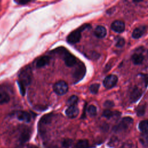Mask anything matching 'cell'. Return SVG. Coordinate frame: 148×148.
Listing matches in <instances>:
<instances>
[{
    "label": "cell",
    "instance_id": "cell-1",
    "mask_svg": "<svg viewBox=\"0 0 148 148\" xmlns=\"http://www.w3.org/2000/svg\"><path fill=\"white\" fill-rule=\"evenodd\" d=\"M88 25H84V26L80 27L79 29H76L71 32L67 36L66 40L69 44H75L79 42L81 38V31L86 29Z\"/></svg>",
    "mask_w": 148,
    "mask_h": 148
},
{
    "label": "cell",
    "instance_id": "cell-2",
    "mask_svg": "<svg viewBox=\"0 0 148 148\" xmlns=\"http://www.w3.org/2000/svg\"><path fill=\"white\" fill-rule=\"evenodd\" d=\"M53 91L58 95H63L68 91V85L66 82L59 80L54 84Z\"/></svg>",
    "mask_w": 148,
    "mask_h": 148
},
{
    "label": "cell",
    "instance_id": "cell-3",
    "mask_svg": "<svg viewBox=\"0 0 148 148\" xmlns=\"http://www.w3.org/2000/svg\"><path fill=\"white\" fill-rule=\"evenodd\" d=\"M19 81L18 82L21 83L25 87L30 84L32 80V73L31 69L25 68L23 69L19 76Z\"/></svg>",
    "mask_w": 148,
    "mask_h": 148
},
{
    "label": "cell",
    "instance_id": "cell-4",
    "mask_svg": "<svg viewBox=\"0 0 148 148\" xmlns=\"http://www.w3.org/2000/svg\"><path fill=\"white\" fill-rule=\"evenodd\" d=\"M133 119L129 117H124L121 121L113 128V130L115 132H121L125 131L129 128V127L132 124Z\"/></svg>",
    "mask_w": 148,
    "mask_h": 148
},
{
    "label": "cell",
    "instance_id": "cell-5",
    "mask_svg": "<svg viewBox=\"0 0 148 148\" xmlns=\"http://www.w3.org/2000/svg\"><path fill=\"white\" fill-rule=\"evenodd\" d=\"M118 80L117 77L114 75H110L107 76L103 80V86L105 88L110 89L113 88L117 83Z\"/></svg>",
    "mask_w": 148,
    "mask_h": 148
},
{
    "label": "cell",
    "instance_id": "cell-6",
    "mask_svg": "<svg viewBox=\"0 0 148 148\" xmlns=\"http://www.w3.org/2000/svg\"><path fill=\"white\" fill-rule=\"evenodd\" d=\"M63 58L65 65L68 67H72L76 64V57L66 51L64 53Z\"/></svg>",
    "mask_w": 148,
    "mask_h": 148
},
{
    "label": "cell",
    "instance_id": "cell-7",
    "mask_svg": "<svg viewBox=\"0 0 148 148\" xmlns=\"http://www.w3.org/2000/svg\"><path fill=\"white\" fill-rule=\"evenodd\" d=\"M111 28L116 32L121 33L123 32L125 29V24L122 21L116 20L112 23Z\"/></svg>",
    "mask_w": 148,
    "mask_h": 148
},
{
    "label": "cell",
    "instance_id": "cell-8",
    "mask_svg": "<svg viewBox=\"0 0 148 148\" xmlns=\"http://www.w3.org/2000/svg\"><path fill=\"white\" fill-rule=\"evenodd\" d=\"M79 113V110L76 106H69L65 110L66 115L71 119L76 118Z\"/></svg>",
    "mask_w": 148,
    "mask_h": 148
},
{
    "label": "cell",
    "instance_id": "cell-9",
    "mask_svg": "<svg viewBox=\"0 0 148 148\" xmlns=\"http://www.w3.org/2000/svg\"><path fill=\"white\" fill-rule=\"evenodd\" d=\"M142 94V92L140 88L136 87H134L130 94V100L131 102H135L137 101L141 97Z\"/></svg>",
    "mask_w": 148,
    "mask_h": 148
},
{
    "label": "cell",
    "instance_id": "cell-10",
    "mask_svg": "<svg viewBox=\"0 0 148 148\" xmlns=\"http://www.w3.org/2000/svg\"><path fill=\"white\" fill-rule=\"evenodd\" d=\"M85 68L83 65H80L75 70L74 72L73 76L75 78L76 80H77V82L83 78V77L85 73Z\"/></svg>",
    "mask_w": 148,
    "mask_h": 148
},
{
    "label": "cell",
    "instance_id": "cell-11",
    "mask_svg": "<svg viewBox=\"0 0 148 148\" xmlns=\"http://www.w3.org/2000/svg\"><path fill=\"white\" fill-rule=\"evenodd\" d=\"M17 117L20 121L28 123L31 120V115L29 113L25 111H19L17 113Z\"/></svg>",
    "mask_w": 148,
    "mask_h": 148
},
{
    "label": "cell",
    "instance_id": "cell-12",
    "mask_svg": "<svg viewBox=\"0 0 148 148\" xmlns=\"http://www.w3.org/2000/svg\"><path fill=\"white\" fill-rule=\"evenodd\" d=\"M145 31H146L145 26H143V25L139 26V27L136 28L133 31L132 36L135 39H138V38H140L143 35Z\"/></svg>",
    "mask_w": 148,
    "mask_h": 148
},
{
    "label": "cell",
    "instance_id": "cell-13",
    "mask_svg": "<svg viewBox=\"0 0 148 148\" xmlns=\"http://www.w3.org/2000/svg\"><path fill=\"white\" fill-rule=\"evenodd\" d=\"M94 35L98 38H103L106 35V30L104 27L98 25L94 30Z\"/></svg>",
    "mask_w": 148,
    "mask_h": 148
},
{
    "label": "cell",
    "instance_id": "cell-14",
    "mask_svg": "<svg viewBox=\"0 0 148 148\" xmlns=\"http://www.w3.org/2000/svg\"><path fill=\"white\" fill-rule=\"evenodd\" d=\"M50 61V57L49 56H43L40 57L36 63V68H42L49 64Z\"/></svg>",
    "mask_w": 148,
    "mask_h": 148
},
{
    "label": "cell",
    "instance_id": "cell-15",
    "mask_svg": "<svg viewBox=\"0 0 148 148\" xmlns=\"http://www.w3.org/2000/svg\"><path fill=\"white\" fill-rule=\"evenodd\" d=\"M131 59L134 64L139 65V64H140L143 62L144 57L140 53H135L134 54H133L132 56Z\"/></svg>",
    "mask_w": 148,
    "mask_h": 148
},
{
    "label": "cell",
    "instance_id": "cell-16",
    "mask_svg": "<svg viewBox=\"0 0 148 148\" xmlns=\"http://www.w3.org/2000/svg\"><path fill=\"white\" fill-rule=\"evenodd\" d=\"M10 101V97L6 92H0V104H5Z\"/></svg>",
    "mask_w": 148,
    "mask_h": 148
},
{
    "label": "cell",
    "instance_id": "cell-17",
    "mask_svg": "<svg viewBox=\"0 0 148 148\" xmlns=\"http://www.w3.org/2000/svg\"><path fill=\"white\" fill-rule=\"evenodd\" d=\"M139 140L143 146H148V133L143 132L139 136Z\"/></svg>",
    "mask_w": 148,
    "mask_h": 148
},
{
    "label": "cell",
    "instance_id": "cell-18",
    "mask_svg": "<svg viewBox=\"0 0 148 148\" xmlns=\"http://www.w3.org/2000/svg\"><path fill=\"white\" fill-rule=\"evenodd\" d=\"M88 141L87 139L79 140L75 145V148H88Z\"/></svg>",
    "mask_w": 148,
    "mask_h": 148
},
{
    "label": "cell",
    "instance_id": "cell-19",
    "mask_svg": "<svg viewBox=\"0 0 148 148\" xmlns=\"http://www.w3.org/2000/svg\"><path fill=\"white\" fill-rule=\"evenodd\" d=\"M139 129L142 132H148V120H145L140 122L139 124Z\"/></svg>",
    "mask_w": 148,
    "mask_h": 148
},
{
    "label": "cell",
    "instance_id": "cell-20",
    "mask_svg": "<svg viewBox=\"0 0 148 148\" xmlns=\"http://www.w3.org/2000/svg\"><path fill=\"white\" fill-rule=\"evenodd\" d=\"M29 137H30V135H29V131L25 130L21 133L20 138V140L21 143H25L28 140V139H29Z\"/></svg>",
    "mask_w": 148,
    "mask_h": 148
},
{
    "label": "cell",
    "instance_id": "cell-21",
    "mask_svg": "<svg viewBox=\"0 0 148 148\" xmlns=\"http://www.w3.org/2000/svg\"><path fill=\"white\" fill-rule=\"evenodd\" d=\"M78 100H79L78 97L76 95H73L71 96L67 100V104L69 105V106H75V105L77 103Z\"/></svg>",
    "mask_w": 148,
    "mask_h": 148
},
{
    "label": "cell",
    "instance_id": "cell-22",
    "mask_svg": "<svg viewBox=\"0 0 148 148\" xmlns=\"http://www.w3.org/2000/svg\"><path fill=\"white\" fill-rule=\"evenodd\" d=\"M87 112L90 116L94 117L97 114V108L94 105H90L87 109Z\"/></svg>",
    "mask_w": 148,
    "mask_h": 148
},
{
    "label": "cell",
    "instance_id": "cell-23",
    "mask_svg": "<svg viewBox=\"0 0 148 148\" xmlns=\"http://www.w3.org/2000/svg\"><path fill=\"white\" fill-rule=\"evenodd\" d=\"M114 113L109 109L104 110L102 113V116L108 119L112 118V117L114 116Z\"/></svg>",
    "mask_w": 148,
    "mask_h": 148
},
{
    "label": "cell",
    "instance_id": "cell-24",
    "mask_svg": "<svg viewBox=\"0 0 148 148\" xmlns=\"http://www.w3.org/2000/svg\"><path fill=\"white\" fill-rule=\"evenodd\" d=\"M99 88V84L98 83L92 84L90 87V90L92 94H97Z\"/></svg>",
    "mask_w": 148,
    "mask_h": 148
},
{
    "label": "cell",
    "instance_id": "cell-25",
    "mask_svg": "<svg viewBox=\"0 0 148 148\" xmlns=\"http://www.w3.org/2000/svg\"><path fill=\"white\" fill-rule=\"evenodd\" d=\"M145 111V106L143 105L139 106H138L137 110H136V113L138 116H141L143 114H144Z\"/></svg>",
    "mask_w": 148,
    "mask_h": 148
},
{
    "label": "cell",
    "instance_id": "cell-26",
    "mask_svg": "<svg viewBox=\"0 0 148 148\" xmlns=\"http://www.w3.org/2000/svg\"><path fill=\"white\" fill-rule=\"evenodd\" d=\"M51 119V115L50 114H47L45 115V116H43L42 119H41V121L43 123V124H47L49 122H50Z\"/></svg>",
    "mask_w": 148,
    "mask_h": 148
},
{
    "label": "cell",
    "instance_id": "cell-27",
    "mask_svg": "<svg viewBox=\"0 0 148 148\" xmlns=\"http://www.w3.org/2000/svg\"><path fill=\"white\" fill-rule=\"evenodd\" d=\"M125 44V40L122 38H119L117 40V42L116 43V46L117 47H123Z\"/></svg>",
    "mask_w": 148,
    "mask_h": 148
},
{
    "label": "cell",
    "instance_id": "cell-28",
    "mask_svg": "<svg viewBox=\"0 0 148 148\" xmlns=\"http://www.w3.org/2000/svg\"><path fill=\"white\" fill-rule=\"evenodd\" d=\"M104 106L106 108H112L114 106V103L111 101H106L105 103H104Z\"/></svg>",
    "mask_w": 148,
    "mask_h": 148
},
{
    "label": "cell",
    "instance_id": "cell-29",
    "mask_svg": "<svg viewBox=\"0 0 148 148\" xmlns=\"http://www.w3.org/2000/svg\"><path fill=\"white\" fill-rule=\"evenodd\" d=\"M16 3L19 4V5H24L26 4L28 2H29V1H14Z\"/></svg>",
    "mask_w": 148,
    "mask_h": 148
},
{
    "label": "cell",
    "instance_id": "cell-30",
    "mask_svg": "<svg viewBox=\"0 0 148 148\" xmlns=\"http://www.w3.org/2000/svg\"><path fill=\"white\" fill-rule=\"evenodd\" d=\"M28 148H39V147L35 145H29L28 146Z\"/></svg>",
    "mask_w": 148,
    "mask_h": 148
}]
</instances>
